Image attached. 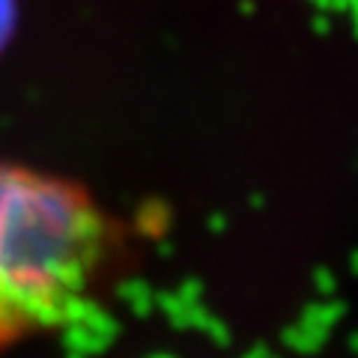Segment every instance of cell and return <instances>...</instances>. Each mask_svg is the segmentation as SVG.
<instances>
[{
  "instance_id": "cell-1",
  "label": "cell",
  "mask_w": 358,
  "mask_h": 358,
  "mask_svg": "<svg viewBox=\"0 0 358 358\" xmlns=\"http://www.w3.org/2000/svg\"><path fill=\"white\" fill-rule=\"evenodd\" d=\"M105 251V215L81 185L0 162V350L72 317Z\"/></svg>"
},
{
  "instance_id": "cell-2",
  "label": "cell",
  "mask_w": 358,
  "mask_h": 358,
  "mask_svg": "<svg viewBox=\"0 0 358 358\" xmlns=\"http://www.w3.org/2000/svg\"><path fill=\"white\" fill-rule=\"evenodd\" d=\"M18 27V0H0V51L9 45Z\"/></svg>"
}]
</instances>
